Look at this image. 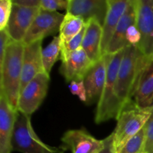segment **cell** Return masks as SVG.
<instances>
[{"label":"cell","mask_w":153,"mask_h":153,"mask_svg":"<svg viewBox=\"0 0 153 153\" xmlns=\"http://www.w3.org/2000/svg\"><path fill=\"white\" fill-rule=\"evenodd\" d=\"M153 58L145 56L137 46L126 47L117 74L116 94L123 108L133 100L141 75Z\"/></svg>","instance_id":"1"},{"label":"cell","mask_w":153,"mask_h":153,"mask_svg":"<svg viewBox=\"0 0 153 153\" xmlns=\"http://www.w3.org/2000/svg\"><path fill=\"white\" fill-rule=\"evenodd\" d=\"M25 44L12 40L7 46L4 61L0 65V94L5 96L9 105L18 111L20 94L22 61Z\"/></svg>","instance_id":"2"},{"label":"cell","mask_w":153,"mask_h":153,"mask_svg":"<svg viewBox=\"0 0 153 153\" xmlns=\"http://www.w3.org/2000/svg\"><path fill=\"white\" fill-rule=\"evenodd\" d=\"M125 49L114 55H107L106 81L101 97L97 103L94 119L97 124L111 119L117 120L121 111V105L116 94V83Z\"/></svg>","instance_id":"3"},{"label":"cell","mask_w":153,"mask_h":153,"mask_svg":"<svg viewBox=\"0 0 153 153\" xmlns=\"http://www.w3.org/2000/svg\"><path fill=\"white\" fill-rule=\"evenodd\" d=\"M152 111L149 108L140 107L134 100L123 108L117 119L116 128L111 133L115 152H119L127 141L145 126Z\"/></svg>","instance_id":"4"},{"label":"cell","mask_w":153,"mask_h":153,"mask_svg":"<svg viewBox=\"0 0 153 153\" xmlns=\"http://www.w3.org/2000/svg\"><path fill=\"white\" fill-rule=\"evenodd\" d=\"M13 151L22 153H64V149L43 143L34 131L31 117L18 112L12 140Z\"/></svg>","instance_id":"5"},{"label":"cell","mask_w":153,"mask_h":153,"mask_svg":"<svg viewBox=\"0 0 153 153\" xmlns=\"http://www.w3.org/2000/svg\"><path fill=\"white\" fill-rule=\"evenodd\" d=\"M50 78L46 73H39L20 92L18 112L31 117L39 108L46 98Z\"/></svg>","instance_id":"6"},{"label":"cell","mask_w":153,"mask_h":153,"mask_svg":"<svg viewBox=\"0 0 153 153\" xmlns=\"http://www.w3.org/2000/svg\"><path fill=\"white\" fill-rule=\"evenodd\" d=\"M136 25L141 34L137 46L145 56L153 58V0H136Z\"/></svg>","instance_id":"7"},{"label":"cell","mask_w":153,"mask_h":153,"mask_svg":"<svg viewBox=\"0 0 153 153\" xmlns=\"http://www.w3.org/2000/svg\"><path fill=\"white\" fill-rule=\"evenodd\" d=\"M64 15L59 12H49L40 10L28 29L23 43L25 45L34 43L50 35L59 32Z\"/></svg>","instance_id":"8"},{"label":"cell","mask_w":153,"mask_h":153,"mask_svg":"<svg viewBox=\"0 0 153 153\" xmlns=\"http://www.w3.org/2000/svg\"><path fill=\"white\" fill-rule=\"evenodd\" d=\"M62 148L72 153H99L105 146V139L98 140L86 129H70L61 137Z\"/></svg>","instance_id":"9"},{"label":"cell","mask_w":153,"mask_h":153,"mask_svg":"<svg viewBox=\"0 0 153 153\" xmlns=\"http://www.w3.org/2000/svg\"><path fill=\"white\" fill-rule=\"evenodd\" d=\"M40 11L39 7H25L13 4L11 16L6 28L13 41L23 43L28 29Z\"/></svg>","instance_id":"10"},{"label":"cell","mask_w":153,"mask_h":153,"mask_svg":"<svg viewBox=\"0 0 153 153\" xmlns=\"http://www.w3.org/2000/svg\"><path fill=\"white\" fill-rule=\"evenodd\" d=\"M61 61L62 64L60 68V73L66 81L69 82L83 81L88 72L95 64L82 47L71 52Z\"/></svg>","instance_id":"11"},{"label":"cell","mask_w":153,"mask_h":153,"mask_svg":"<svg viewBox=\"0 0 153 153\" xmlns=\"http://www.w3.org/2000/svg\"><path fill=\"white\" fill-rule=\"evenodd\" d=\"M42 41L38 40L25 45L20 92L37 75L46 73L42 60Z\"/></svg>","instance_id":"12"},{"label":"cell","mask_w":153,"mask_h":153,"mask_svg":"<svg viewBox=\"0 0 153 153\" xmlns=\"http://www.w3.org/2000/svg\"><path fill=\"white\" fill-rule=\"evenodd\" d=\"M108 7V0H69L67 13L80 16L86 22L96 19L102 25Z\"/></svg>","instance_id":"13"},{"label":"cell","mask_w":153,"mask_h":153,"mask_svg":"<svg viewBox=\"0 0 153 153\" xmlns=\"http://www.w3.org/2000/svg\"><path fill=\"white\" fill-rule=\"evenodd\" d=\"M18 111L9 105L5 96L0 94V153H11L12 140Z\"/></svg>","instance_id":"14"},{"label":"cell","mask_w":153,"mask_h":153,"mask_svg":"<svg viewBox=\"0 0 153 153\" xmlns=\"http://www.w3.org/2000/svg\"><path fill=\"white\" fill-rule=\"evenodd\" d=\"M107 62L105 55L94 64L83 80L87 91V105L98 103L101 97L107 76Z\"/></svg>","instance_id":"15"},{"label":"cell","mask_w":153,"mask_h":153,"mask_svg":"<svg viewBox=\"0 0 153 153\" xmlns=\"http://www.w3.org/2000/svg\"><path fill=\"white\" fill-rule=\"evenodd\" d=\"M129 1L130 0H108V7L102 25V52L103 56L106 55L109 43Z\"/></svg>","instance_id":"16"},{"label":"cell","mask_w":153,"mask_h":153,"mask_svg":"<svg viewBox=\"0 0 153 153\" xmlns=\"http://www.w3.org/2000/svg\"><path fill=\"white\" fill-rule=\"evenodd\" d=\"M137 7L136 0H130L125 13L121 17L113 37L108 47L106 55H114L128 46L126 39L127 30L131 25H136Z\"/></svg>","instance_id":"17"},{"label":"cell","mask_w":153,"mask_h":153,"mask_svg":"<svg viewBox=\"0 0 153 153\" xmlns=\"http://www.w3.org/2000/svg\"><path fill=\"white\" fill-rule=\"evenodd\" d=\"M102 25L96 19H90L86 22V31L82 48L94 64L103 57L102 52Z\"/></svg>","instance_id":"18"},{"label":"cell","mask_w":153,"mask_h":153,"mask_svg":"<svg viewBox=\"0 0 153 153\" xmlns=\"http://www.w3.org/2000/svg\"><path fill=\"white\" fill-rule=\"evenodd\" d=\"M153 97V60L143 70L133 100L138 106L146 108V105Z\"/></svg>","instance_id":"19"},{"label":"cell","mask_w":153,"mask_h":153,"mask_svg":"<svg viewBox=\"0 0 153 153\" xmlns=\"http://www.w3.org/2000/svg\"><path fill=\"white\" fill-rule=\"evenodd\" d=\"M86 25V22L80 16L66 13L59 29V35L61 45L67 43L77 35Z\"/></svg>","instance_id":"20"},{"label":"cell","mask_w":153,"mask_h":153,"mask_svg":"<svg viewBox=\"0 0 153 153\" xmlns=\"http://www.w3.org/2000/svg\"><path fill=\"white\" fill-rule=\"evenodd\" d=\"M61 52V42L58 36L54 37L49 45L42 51V60L46 73L50 75L54 64L58 60Z\"/></svg>","instance_id":"21"},{"label":"cell","mask_w":153,"mask_h":153,"mask_svg":"<svg viewBox=\"0 0 153 153\" xmlns=\"http://www.w3.org/2000/svg\"><path fill=\"white\" fill-rule=\"evenodd\" d=\"M146 140V125L137 134L123 146L118 153H142L145 152V145Z\"/></svg>","instance_id":"22"},{"label":"cell","mask_w":153,"mask_h":153,"mask_svg":"<svg viewBox=\"0 0 153 153\" xmlns=\"http://www.w3.org/2000/svg\"><path fill=\"white\" fill-rule=\"evenodd\" d=\"M85 31H86V25H85L82 31L75 36L73 39L68 41L67 43L61 45V59L63 60L68 56L71 52L78 50L82 47V42H83L84 37H85Z\"/></svg>","instance_id":"23"},{"label":"cell","mask_w":153,"mask_h":153,"mask_svg":"<svg viewBox=\"0 0 153 153\" xmlns=\"http://www.w3.org/2000/svg\"><path fill=\"white\" fill-rule=\"evenodd\" d=\"M13 5L12 0H0V31L7 27Z\"/></svg>","instance_id":"24"},{"label":"cell","mask_w":153,"mask_h":153,"mask_svg":"<svg viewBox=\"0 0 153 153\" xmlns=\"http://www.w3.org/2000/svg\"><path fill=\"white\" fill-rule=\"evenodd\" d=\"M68 1L66 0H40V8L41 10L58 12V10H67Z\"/></svg>","instance_id":"25"},{"label":"cell","mask_w":153,"mask_h":153,"mask_svg":"<svg viewBox=\"0 0 153 153\" xmlns=\"http://www.w3.org/2000/svg\"><path fill=\"white\" fill-rule=\"evenodd\" d=\"M68 88L72 94L78 96L79 98L80 99L81 101L86 103L87 91L85 86V83H84V81H80V82L73 81V82H70V85H69Z\"/></svg>","instance_id":"26"},{"label":"cell","mask_w":153,"mask_h":153,"mask_svg":"<svg viewBox=\"0 0 153 153\" xmlns=\"http://www.w3.org/2000/svg\"><path fill=\"white\" fill-rule=\"evenodd\" d=\"M126 39L128 46H137L141 40V34L137 25H131L127 30Z\"/></svg>","instance_id":"27"},{"label":"cell","mask_w":153,"mask_h":153,"mask_svg":"<svg viewBox=\"0 0 153 153\" xmlns=\"http://www.w3.org/2000/svg\"><path fill=\"white\" fill-rule=\"evenodd\" d=\"M151 109L152 110V114L146 124V140L144 150L146 153H149L153 149V108Z\"/></svg>","instance_id":"28"},{"label":"cell","mask_w":153,"mask_h":153,"mask_svg":"<svg viewBox=\"0 0 153 153\" xmlns=\"http://www.w3.org/2000/svg\"><path fill=\"white\" fill-rule=\"evenodd\" d=\"M11 41L12 40L10 39L6 28L0 31V65L3 63L6 49Z\"/></svg>","instance_id":"29"},{"label":"cell","mask_w":153,"mask_h":153,"mask_svg":"<svg viewBox=\"0 0 153 153\" xmlns=\"http://www.w3.org/2000/svg\"><path fill=\"white\" fill-rule=\"evenodd\" d=\"M13 4L25 7H40V0H12Z\"/></svg>","instance_id":"30"},{"label":"cell","mask_w":153,"mask_h":153,"mask_svg":"<svg viewBox=\"0 0 153 153\" xmlns=\"http://www.w3.org/2000/svg\"><path fill=\"white\" fill-rule=\"evenodd\" d=\"M105 146L104 149L99 153H116L113 146V136L111 134L110 135L105 137Z\"/></svg>","instance_id":"31"},{"label":"cell","mask_w":153,"mask_h":153,"mask_svg":"<svg viewBox=\"0 0 153 153\" xmlns=\"http://www.w3.org/2000/svg\"><path fill=\"white\" fill-rule=\"evenodd\" d=\"M146 108H153V97L152 100L148 102V104L146 105Z\"/></svg>","instance_id":"32"},{"label":"cell","mask_w":153,"mask_h":153,"mask_svg":"<svg viewBox=\"0 0 153 153\" xmlns=\"http://www.w3.org/2000/svg\"><path fill=\"white\" fill-rule=\"evenodd\" d=\"M149 153H153V149H152V150H151V152H149Z\"/></svg>","instance_id":"33"},{"label":"cell","mask_w":153,"mask_h":153,"mask_svg":"<svg viewBox=\"0 0 153 153\" xmlns=\"http://www.w3.org/2000/svg\"><path fill=\"white\" fill-rule=\"evenodd\" d=\"M142 153H146V152H142Z\"/></svg>","instance_id":"34"}]
</instances>
